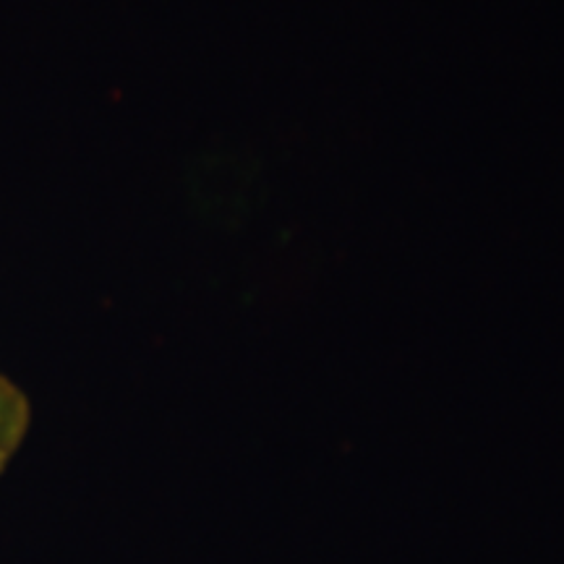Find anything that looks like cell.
<instances>
[{
	"label": "cell",
	"mask_w": 564,
	"mask_h": 564,
	"mask_svg": "<svg viewBox=\"0 0 564 564\" xmlns=\"http://www.w3.org/2000/svg\"><path fill=\"white\" fill-rule=\"evenodd\" d=\"M32 423L30 398L0 373V476L6 474L13 455L26 440Z\"/></svg>",
	"instance_id": "6da1fadb"
}]
</instances>
